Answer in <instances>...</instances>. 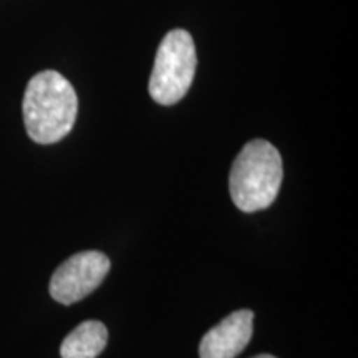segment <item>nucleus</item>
<instances>
[{
    "instance_id": "obj_7",
    "label": "nucleus",
    "mask_w": 358,
    "mask_h": 358,
    "mask_svg": "<svg viewBox=\"0 0 358 358\" xmlns=\"http://www.w3.org/2000/svg\"><path fill=\"white\" fill-rule=\"evenodd\" d=\"M252 358H277V357L268 355V353H261V355H256V357H252Z\"/></svg>"
},
{
    "instance_id": "obj_5",
    "label": "nucleus",
    "mask_w": 358,
    "mask_h": 358,
    "mask_svg": "<svg viewBox=\"0 0 358 358\" xmlns=\"http://www.w3.org/2000/svg\"><path fill=\"white\" fill-rule=\"evenodd\" d=\"M254 334V312H232L204 334L199 343L201 358H236L249 345Z\"/></svg>"
},
{
    "instance_id": "obj_2",
    "label": "nucleus",
    "mask_w": 358,
    "mask_h": 358,
    "mask_svg": "<svg viewBox=\"0 0 358 358\" xmlns=\"http://www.w3.org/2000/svg\"><path fill=\"white\" fill-rule=\"evenodd\" d=\"M282 156L266 140H252L236 156L229 174L232 203L243 213H257L274 203L280 191Z\"/></svg>"
},
{
    "instance_id": "obj_3",
    "label": "nucleus",
    "mask_w": 358,
    "mask_h": 358,
    "mask_svg": "<svg viewBox=\"0 0 358 358\" xmlns=\"http://www.w3.org/2000/svg\"><path fill=\"white\" fill-rule=\"evenodd\" d=\"M196 47L187 30L176 29L161 40L150 78V95L164 106L176 105L186 96L194 80Z\"/></svg>"
},
{
    "instance_id": "obj_4",
    "label": "nucleus",
    "mask_w": 358,
    "mask_h": 358,
    "mask_svg": "<svg viewBox=\"0 0 358 358\" xmlns=\"http://www.w3.org/2000/svg\"><path fill=\"white\" fill-rule=\"evenodd\" d=\"M111 262L100 250L73 254L57 267L50 279V295L62 306L82 301L96 290L108 275Z\"/></svg>"
},
{
    "instance_id": "obj_1",
    "label": "nucleus",
    "mask_w": 358,
    "mask_h": 358,
    "mask_svg": "<svg viewBox=\"0 0 358 358\" xmlns=\"http://www.w3.org/2000/svg\"><path fill=\"white\" fill-rule=\"evenodd\" d=\"M22 110L30 140L38 145H53L73 129L78 98L64 75L45 70L27 85Z\"/></svg>"
},
{
    "instance_id": "obj_6",
    "label": "nucleus",
    "mask_w": 358,
    "mask_h": 358,
    "mask_svg": "<svg viewBox=\"0 0 358 358\" xmlns=\"http://www.w3.org/2000/svg\"><path fill=\"white\" fill-rule=\"evenodd\" d=\"M108 343V329L98 320H85L66 335L60 345L62 358H96Z\"/></svg>"
}]
</instances>
